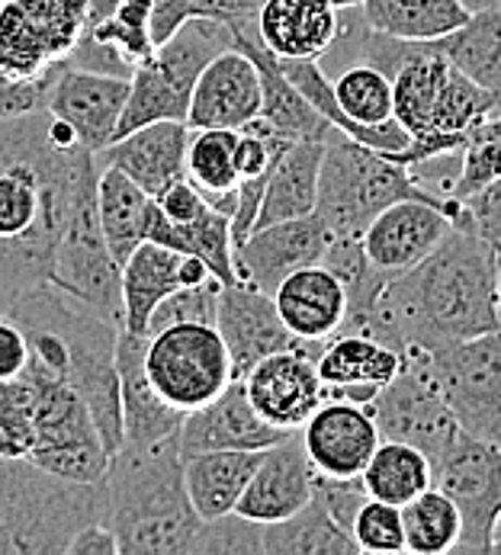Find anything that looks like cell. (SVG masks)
Returning a JSON list of instances; mask_svg holds the SVG:
<instances>
[{
    "mask_svg": "<svg viewBox=\"0 0 501 555\" xmlns=\"http://www.w3.org/2000/svg\"><path fill=\"white\" fill-rule=\"evenodd\" d=\"M100 173L97 155L49 113L0 119V293L49 283L75 196Z\"/></svg>",
    "mask_w": 501,
    "mask_h": 555,
    "instance_id": "1",
    "label": "cell"
},
{
    "mask_svg": "<svg viewBox=\"0 0 501 555\" xmlns=\"http://www.w3.org/2000/svg\"><path fill=\"white\" fill-rule=\"evenodd\" d=\"M499 250L470 229H457L412 270L393 276L363 315L341 324L386 347L440 350L499 331Z\"/></svg>",
    "mask_w": 501,
    "mask_h": 555,
    "instance_id": "2",
    "label": "cell"
},
{
    "mask_svg": "<svg viewBox=\"0 0 501 555\" xmlns=\"http://www.w3.org/2000/svg\"><path fill=\"white\" fill-rule=\"evenodd\" d=\"M7 315L20 321L29 340V363L68 383L87 401L106 453L123 447L116 337L119 321L68 296L52 283H39L10 299Z\"/></svg>",
    "mask_w": 501,
    "mask_h": 555,
    "instance_id": "3",
    "label": "cell"
},
{
    "mask_svg": "<svg viewBox=\"0 0 501 555\" xmlns=\"http://www.w3.org/2000/svg\"><path fill=\"white\" fill-rule=\"evenodd\" d=\"M106 527L119 555H200L206 520L183 488V456L177 437L158 447H119L106 476Z\"/></svg>",
    "mask_w": 501,
    "mask_h": 555,
    "instance_id": "4",
    "label": "cell"
},
{
    "mask_svg": "<svg viewBox=\"0 0 501 555\" xmlns=\"http://www.w3.org/2000/svg\"><path fill=\"white\" fill-rule=\"evenodd\" d=\"M97 520H106L103 481H68L0 456V555H68Z\"/></svg>",
    "mask_w": 501,
    "mask_h": 555,
    "instance_id": "5",
    "label": "cell"
},
{
    "mask_svg": "<svg viewBox=\"0 0 501 555\" xmlns=\"http://www.w3.org/2000/svg\"><path fill=\"white\" fill-rule=\"evenodd\" d=\"M402 199H424L437 203L450 212V222H463V203L460 199H437L427 190H421L409 167L399 160L386 158L344 132L332 129L322 152L319 170V199L316 212L332 229V235H363V229L393 203Z\"/></svg>",
    "mask_w": 501,
    "mask_h": 555,
    "instance_id": "6",
    "label": "cell"
},
{
    "mask_svg": "<svg viewBox=\"0 0 501 555\" xmlns=\"http://www.w3.org/2000/svg\"><path fill=\"white\" fill-rule=\"evenodd\" d=\"M232 46L235 36L229 23L216 16H190L165 46L152 52V59L136 65V72L129 75V96L116 126V139L162 119L187 122L190 93L200 72Z\"/></svg>",
    "mask_w": 501,
    "mask_h": 555,
    "instance_id": "7",
    "label": "cell"
},
{
    "mask_svg": "<svg viewBox=\"0 0 501 555\" xmlns=\"http://www.w3.org/2000/svg\"><path fill=\"white\" fill-rule=\"evenodd\" d=\"M23 373L33 383V447L26 460L68 481H103L110 453L87 401L36 363H26Z\"/></svg>",
    "mask_w": 501,
    "mask_h": 555,
    "instance_id": "8",
    "label": "cell"
},
{
    "mask_svg": "<svg viewBox=\"0 0 501 555\" xmlns=\"http://www.w3.org/2000/svg\"><path fill=\"white\" fill-rule=\"evenodd\" d=\"M431 376L460 430L501 447V331H489L440 350H406Z\"/></svg>",
    "mask_w": 501,
    "mask_h": 555,
    "instance_id": "9",
    "label": "cell"
},
{
    "mask_svg": "<svg viewBox=\"0 0 501 555\" xmlns=\"http://www.w3.org/2000/svg\"><path fill=\"white\" fill-rule=\"evenodd\" d=\"M142 363L155 392L180 414L203 408L235 379L222 334L203 321H177L145 334Z\"/></svg>",
    "mask_w": 501,
    "mask_h": 555,
    "instance_id": "10",
    "label": "cell"
},
{
    "mask_svg": "<svg viewBox=\"0 0 501 555\" xmlns=\"http://www.w3.org/2000/svg\"><path fill=\"white\" fill-rule=\"evenodd\" d=\"M87 26H90V0L0 3V78H46L75 52Z\"/></svg>",
    "mask_w": 501,
    "mask_h": 555,
    "instance_id": "11",
    "label": "cell"
},
{
    "mask_svg": "<svg viewBox=\"0 0 501 555\" xmlns=\"http://www.w3.org/2000/svg\"><path fill=\"white\" fill-rule=\"evenodd\" d=\"M97 177L100 173L84 180V186L75 196L72 216L52 254L49 283L87 306L100 309L103 315L123 321V296H119L123 267L113 260L100 232V222H97Z\"/></svg>",
    "mask_w": 501,
    "mask_h": 555,
    "instance_id": "12",
    "label": "cell"
},
{
    "mask_svg": "<svg viewBox=\"0 0 501 555\" xmlns=\"http://www.w3.org/2000/svg\"><path fill=\"white\" fill-rule=\"evenodd\" d=\"M431 485L460 511L457 553H489L492 527L501 511V447L457 434V440L431 463Z\"/></svg>",
    "mask_w": 501,
    "mask_h": 555,
    "instance_id": "13",
    "label": "cell"
},
{
    "mask_svg": "<svg viewBox=\"0 0 501 555\" xmlns=\"http://www.w3.org/2000/svg\"><path fill=\"white\" fill-rule=\"evenodd\" d=\"M370 414L383 440L421 450L431 463L457 440L460 424L415 360L402 357V370L370 401Z\"/></svg>",
    "mask_w": 501,
    "mask_h": 555,
    "instance_id": "14",
    "label": "cell"
},
{
    "mask_svg": "<svg viewBox=\"0 0 501 555\" xmlns=\"http://www.w3.org/2000/svg\"><path fill=\"white\" fill-rule=\"evenodd\" d=\"M322 347L325 340H316L299 350L270 353L242 376L248 401L267 424L286 434L299 430L312 417V411L325 401V386L316 370Z\"/></svg>",
    "mask_w": 501,
    "mask_h": 555,
    "instance_id": "15",
    "label": "cell"
},
{
    "mask_svg": "<svg viewBox=\"0 0 501 555\" xmlns=\"http://www.w3.org/2000/svg\"><path fill=\"white\" fill-rule=\"evenodd\" d=\"M126 96H129V78L84 72L62 62L49 83L46 109L75 135L78 145L97 155L116 139Z\"/></svg>",
    "mask_w": 501,
    "mask_h": 555,
    "instance_id": "16",
    "label": "cell"
},
{
    "mask_svg": "<svg viewBox=\"0 0 501 555\" xmlns=\"http://www.w3.org/2000/svg\"><path fill=\"white\" fill-rule=\"evenodd\" d=\"M216 331L226 340L235 379H242L254 363H260L270 353L299 350V347L316 344V340L296 337L283 324L270 293H264L251 283H242V280L232 286H222L219 309H216Z\"/></svg>",
    "mask_w": 501,
    "mask_h": 555,
    "instance_id": "17",
    "label": "cell"
},
{
    "mask_svg": "<svg viewBox=\"0 0 501 555\" xmlns=\"http://www.w3.org/2000/svg\"><path fill=\"white\" fill-rule=\"evenodd\" d=\"M332 238V229L319 219V212L254 229L235 247V276L273 296L293 270L319 263Z\"/></svg>",
    "mask_w": 501,
    "mask_h": 555,
    "instance_id": "18",
    "label": "cell"
},
{
    "mask_svg": "<svg viewBox=\"0 0 501 555\" xmlns=\"http://www.w3.org/2000/svg\"><path fill=\"white\" fill-rule=\"evenodd\" d=\"M299 437L316 473L329 478L360 476L383 440L370 414V404L344 398H325L299 427Z\"/></svg>",
    "mask_w": 501,
    "mask_h": 555,
    "instance_id": "19",
    "label": "cell"
},
{
    "mask_svg": "<svg viewBox=\"0 0 501 555\" xmlns=\"http://www.w3.org/2000/svg\"><path fill=\"white\" fill-rule=\"evenodd\" d=\"M316 476L319 473L303 447V437L293 430L260 453L248 488L235 504V514L254 524L286 520L316 498Z\"/></svg>",
    "mask_w": 501,
    "mask_h": 555,
    "instance_id": "20",
    "label": "cell"
},
{
    "mask_svg": "<svg viewBox=\"0 0 501 555\" xmlns=\"http://www.w3.org/2000/svg\"><path fill=\"white\" fill-rule=\"evenodd\" d=\"M453 232L450 212L437 203L402 199L386 206L360 235L370 263L386 276H399L421 263L440 241Z\"/></svg>",
    "mask_w": 501,
    "mask_h": 555,
    "instance_id": "21",
    "label": "cell"
},
{
    "mask_svg": "<svg viewBox=\"0 0 501 555\" xmlns=\"http://www.w3.org/2000/svg\"><path fill=\"white\" fill-rule=\"evenodd\" d=\"M283 437L286 430L267 424L254 411L245 383L232 379L213 401L183 414L177 443H180V456H193L209 450H267Z\"/></svg>",
    "mask_w": 501,
    "mask_h": 555,
    "instance_id": "22",
    "label": "cell"
},
{
    "mask_svg": "<svg viewBox=\"0 0 501 555\" xmlns=\"http://www.w3.org/2000/svg\"><path fill=\"white\" fill-rule=\"evenodd\" d=\"M260 116V75L239 46L219 52L193 83L187 126L190 129H245Z\"/></svg>",
    "mask_w": 501,
    "mask_h": 555,
    "instance_id": "23",
    "label": "cell"
},
{
    "mask_svg": "<svg viewBox=\"0 0 501 555\" xmlns=\"http://www.w3.org/2000/svg\"><path fill=\"white\" fill-rule=\"evenodd\" d=\"M209 276L213 273L200 257L170 250L155 241H142L123 263V280H119L123 321H119V327L132 331V334H145L149 318L158 309L162 299H167L174 289L203 283Z\"/></svg>",
    "mask_w": 501,
    "mask_h": 555,
    "instance_id": "24",
    "label": "cell"
},
{
    "mask_svg": "<svg viewBox=\"0 0 501 555\" xmlns=\"http://www.w3.org/2000/svg\"><path fill=\"white\" fill-rule=\"evenodd\" d=\"M145 334L119 327L116 337V373H119V414H123V447L149 450L180 434L183 414L170 408L145 373Z\"/></svg>",
    "mask_w": 501,
    "mask_h": 555,
    "instance_id": "25",
    "label": "cell"
},
{
    "mask_svg": "<svg viewBox=\"0 0 501 555\" xmlns=\"http://www.w3.org/2000/svg\"><path fill=\"white\" fill-rule=\"evenodd\" d=\"M187 142L190 126L180 119H162L139 126L97 152L100 167L123 170L132 183H139L149 196H162L170 183L187 177Z\"/></svg>",
    "mask_w": 501,
    "mask_h": 555,
    "instance_id": "26",
    "label": "cell"
},
{
    "mask_svg": "<svg viewBox=\"0 0 501 555\" xmlns=\"http://www.w3.org/2000/svg\"><path fill=\"white\" fill-rule=\"evenodd\" d=\"M229 26H232L235 46L242 52H248L251 62L257 65V75H260V119L270 129H277L280 135L293 139V142H299V139L325 142L329 132H332L329 119L293 87V80L283 75L277 55L264 49V42L254 33V20H239V23H229Z\"/></svg>",
    "mask_w": 501,
    "mask_h": 555,
    "instance_id": "27",
    "label": "cell"
},
{
    "mask_svg": "<svg viewBox=\"0 0 501 555\" xmlns=\"http://www.w3.org/2000/svg\"><path fill=\"white\" fill-rule=\"evenodd\" d=\"M341 10L332 0H264L254 33L277 59H322L337 39Z\"/></svg>",
    "mask_w": 501,
    "mask_h": 555,
    "instance_id": "28",
    "label": "cell"
},
{
    "mask_svg": "<svg viewBox=\"0 0 501 555\" xmlns=\"http://www.w3.org/2000/svg\"><path fill=\"white\" fill-rule=\"evenodd\" d=\"M273 302L283 324L303 340H329L347 318V293L322 263L293 270L273 289Z\"/></svg>",
    "mask_w": 501,
    "mask_h": 555,
    "instance_id": "29",
    "label": "cell"
},
{
    "mask_svg": "<svg viewBox=\"0 0 501 555\" xmlns=\"http://www.w3.org/2000/svg\"><path fill=\"white\" fill-rule=\"evenodd\" d=\"M322 152H325V142L299 139V142H293L280 155V160L273 164V170L267 173L264 199H260L254 229H264V225H273V222H286V219H299V216L316 212Z\"/></svg>",
    "mask_w": 501,
    "mask_h": 555,
    "instance_id": "30",
    "label": "cell"
},
{
    "mask_svg": "<svg viewBox=\"0 0 501 555\" xmlns=\"http://www.w3.org/2000/svg\"><path fill=\"white\" fill-rule=\"evenodd\" d=\"M264 450H209L183 456V488L203 520L235 514Z\"/></svg>",
    "mask_w": 501,
    "mask_h": 555,
    "instance_id": "31",
    "label": "cell"
},
{
    "mask_svg": "<svg viewBox=\"0 0 501 555\" xmlns=\"http://www.w3.org/2000/svg\"><path fill=\"white\" fill-rule=\"evenodd\" d=\"M145 241H155V244H165L170 250L200 257L222 286L239 283V276H235L232 219L226 212L213 209L209 203L190 222H170V219L162 216V209L155 203L152 206V219H149V238Z\"/></svg>",
    "mask_w": 501,
    "mask_h": 555,
    "instance_id": "32",
    "label": "cell"
},
{
    "mask_svg": "<svg viewBox=\"0 0 501 555\" xmlns=\"http://www.w3.org/2000/svg\"><path fill=\"white\" fill-rule=\"evenodd\" d=\"M155 196H149L139 183H132L116 167H100L97 177V222L113 260L123 267L129 254L149 238Z\"/></svg>",
    "mask_w": 501,
    "mask_h": 555,
    "instance_id": "33",
    "label": "cell"
},
{
    "mask_svg": "<svg viewBox=\"0 0 501 555\" xmlns=\"http://www.w3.org/2000/svg\"><path fill=\"white\" fill-rule=\"evenodd\" d=\"M325 386H386L402 370V353L360 331H337L316 360Z\"/></svg>",
    "mask_w": 501,
    "mask_h": 555,
    "instance_id": "34",
    "label": "cell"
},
{
    "mask_svg": "<svg viewBox=\"0 0 501 555\" xmlns=\"http://www.w3.org/2000/svg\"><path fill=\"white\" fill-rule=\"evenodd\" d=\"M427 46L460 75L501 93V7L470 13L466 23Z\"/></svg>",
    "mask_w": 501,
    "mask_h": 555,
    "instance_id": "35",
    "label": "cell"
},
{
    "mask_svg": "<svg viewBox=\"0 0 501 555\" xmlns=\"http://www.w3.org/2000/svg\"><path fill=\"white\" fill-rule=\"evenodd\" d=\"M235 129H190L187 142V180L200 196L232 219L239 206V164H235Z\"/></svg>",
    "mask_w": 501,
    "mask_h": 555,
    "instance_id": "36",
    "label": "cell"
},
{
    "mask_svg": "<svg viewBox=\"0 0 501 555\" xmlns=\"http://www.w3.org/2000/svg\"><path fill=\"white\" fill-rule=\"evenodd\" d=\"M357 543L334 524L319 498L286 520L260 527V555H357Z\"/></svg>",
    "mask_w": 501,
    "mask_h": 555,
    "instance_id": "37",
    "label": "cell"
},
{
    "mask_svg": "<svg viewBox=\"0 0 501 555\" xmlns=\"http://www.w3.org/2000/svg\"><path fill=\"white\" fill-rule=\"evenodd\" d=\"M360 13L370 29L409 42L440 39L470 20L460 0H363Z\"/></svg>",
    "mask_w": 501,
    "mask_h": 555,
    "instance_id": "38",
    "label": "cell"
},
{
    "mask_svg": "<svg viewBox=\"0 0 501 555\" xmlns=\"http://www.w3.org/2000/svg\"><path fill=\"white\" fill-rule=\"evenodd\" d=\"M431 460L421 450L399 440H380L367 469L360 473V481L370 498L402 507L431 488Z\"/></svg>",
    "mask_w": 501,
    "mask_h": 555,
    "instance_id": "39",
    "label": "cell"
},
{
    "mask_svg": "<svg viewBox=\"0 0 501 555\" xmlns=\"http://www.w3.org/2000/svg\"><path fill=\"white\" fill-rule=\"evenodd\" d=\"M402 511V530H406V553L415 555H447L460 546V511L453 501L437 491L434 485L421 491Z\"/></svg>",
    "mask_w": 501,
    "mask_h": 555,
    "instance_id": "40",
    "label": "cell"
},
{
    "mask_svg": "<svg viewBox=\"0 0 501 555\" xmlns=\"http://www.w3.org/2000/svg\"><path fill=\"white\" fill-rule=\"evenodd\" d=\"M325 270H332L334 276L341 280L344 293H347V318L363 315L373 299L380 296V289L389 283L367 257L363 244H360V235H334L319 260Z\"/></svg>",
    "mask_w": 501,
    "mask_h": 555,
    "instance_id": "41",
    "label": "cell"
},
{
    "mask_svg": "<svg viewBox=\"0 0 501 555\" xmlns=\"http://www.w3.org/2000/svg\"><path fill=\"white\" fill-rule=\"evenodd\" d=\"M87 36L116 52L136 72V65H142L155 52L149 33V0H116L103 20L87 26Z\"/></svg>",
    "mask_w": 501,
    "mask_h": 555,
    "instance_id": "42",
    "label": "cell"
},
{
    "mask_svg": "<svg viewBox=\"0 0 501 555\" xmlns=\"http://www.w3.org/2000/svg\"><path fill=\"white\" fill-rule=\"evenodd\" d=\"M496 177H501V119L489 116L476 129H470L463 158H460V173L453 180L450 199H470L483 186H489Z\"/></svg>",
    "mask_w": 501,
    "mask_h": 555,
    "instance_id": "43",
    "label": "cell"
},
{
    "mask_svg": "<svg viewBox=\"0 0 501 555\" xmlns=\"http://www.w3.org/2000/svg\"><path fill=\"white\" fill-rule=\"evenodd\" d=\"M33 447V383L26 373L0 379V456L26 460Z\"/></svg>",
    "mask_w": 501,
    "mask_h": 555,
    "instance_id": "44",
    "label": "cell"
},
{
    "mask_svg": "<svg viewBox=\"0 0 501 555\" xmlns=\"http://www.w3.org/2000/svg\"><path fill=\"white\" fill-rule=\"evenodd\" d=\"M350 537L357 550L367 555H399L406 553V530H402V511L396 504L367 498L357 511V520L350 527Z\"/></svg>",
    "mask_w": 501,
    "mask_h": 555,
    "instance_id": "45",
    "label": "cell"
},
{
    "mask_svg": "<svg viewBox=\"0 0 501 555\" xmlns=\"http://www.w3.org/2000/svg\"><path fill=\"white\" fill-rule=\"evenodd\" d=\"M219 293H222V283L216 276L203 280V283H193V286H183V289H174L167 299L158 302V309L149 318V327L145 334L165 327V324H177V321H203V324H216V309H219Z\"/></svg>",
    "mask_w": 501,
    "mask_h": 555,
    "instance_id": "46",
    "label": "cell"
},
{
    "mask_svg": "<svg viewBox=\"0 0 501 555\" xmlns=\"http://www.w3.org/2000/svg\"><path fill=\"white\" fill-rule=\"evenodd\" d=\"M260 527L264 524L245 520L242 514L206 520L200 555H260Z\"/></svg>",
    "mask_w": 501,
    "mask_h": 555,
    "instance_id": "47",
    "label": "cell"
},
{
    "mask_svg": "<svg viewBox=\"0 0 501 555\" xmlns=\"http://www.w3.org/2000/svg\"><path fill=\"white\" fill-rule=\"evenodd\" d=\"M457 229H470L489 247L501 254V177H496L489 186L463 199V222Z\"/></svg>",
    "mask_w": 501,
    "mask_h": 555,
    "instance_id": "48",
    "label": "cell"
},
{
    "mask_svg": "<svg viewBox=\"0 0 501 555\" xmlns=\"http://www.w3.org/2000/svg\"><path fill=\"white\" fill-rule=\"evenodd\" d=\"M316 498L325 504V511L334 517V524L341 530L350 533L354 520H357V511L363 507V501L370 498L360 476L357 478H329L316 476Z\"/></svg>",
    "mask_w": 501,
    "mask_h": 555,
    "instance_id": "49",
    "label": "cell"
},
{
    "mask_svg": "<svg viewBox=\"0 0 501 555\" xmlns=\"http://www.w3.org/2000/svg\"><path fill=\"white\" fill-rule=\"evenodd\" d=\"M52 75H55V68L39 80L0 78V119H13V116L46 109V93H49Z\"/></svg>",
    "mask_w": 501,
    "mask_h": 555,
    "instance_id": "50",
    "label": "cell"
},
{
    "mask_svg": "<svg viewBox=\"0 0 501 555\" xmlns=\"http://www.w3.org/2000/svg\"><path fill=\"white\" fill-rule=\"evenodd\" d=\"M29 363V340L20 321L0 312V379H16Z\"/></svg>",
    "mask_w": 501,
    "mask_h": 555,
    "instance_id": "51",
    "label": "cell"
},
{
    "mask_svg": "<svg viewBox=\"0 0 501 555\" xmlns=\"http://www.w3.org/2000/svg\"><path fill=\"white\" fill-rule=\"evenodd\" d=\"M190 16H200V10L190 0H149V33L155 49L165 46Z\"/></svg>",
    "mask_w": 501,
    "mask_h": 555,
    "instance_id": "52",
    "label": "cell"
},
{
    "mask_svg": "<svg viewBox=\"0 0 501 555\" xmlns=\"http://www.w3.org/2000/svg\"><path fill=\"white\" fill-rule=\"evenodd\" d=\"M68 555H119V550H116V537H113V530L106 527V520L87 524L81 533L72 540Z\"/></svg>",
    "mask_w": 501,
    "mask_h": 555,
    "instance_id": "53",
    "label": "cell"
},
{
    "mask_svg": "<svg viewBox=\"0 0 501 555\" xmlns=\"http://www.w3.org/2000/svg\"><path fill=\"white\" fill-rule=\"evenodd\" d=\"M200 16H216L222 23H239V20H254L264 0H190Z\"/></svg>",
    "mask_w": 501,
    "mask_h": 555,
    "instance_id": "54",
    "label": "cell"
},
{
    "mask_svg": "<svg viewBox=\"0 0 501 555\" xmlns=\"http://www.w3.org/2000/svg\"><path fill=\"white\" fill-rule=\"evenodd\" d=\"M470 13H479V10H492V7H501V0H460Z\"/></svg>",
    "mask_w": 501,
    "mask_h": 555,
    "instance_id": "55",
    "label": "cell"
},
{
    "mask_svg": "<svg viewBox=\"0 0 501 555\" xmlns=\"http://www.w3.org/2000/svg\"><path fill=\"white\" fill-rule=\"evenodd\" d=\"M489 553H501V511L499 517H496V527H492V546H489Z\"/></svg>",
    "mask_w": 501,
    "mask_h": 555,
    "instance_id": "56",
    "label": "cell"
},
{
    "mask_svg": "<svg viewBox=\"0 0 501 555\" xmlns=\"http://www.w3.org/2000/svg\"><path fill=\"white\" fill-rule=\"evenodd\" d=\"M496 299H499V331H501V254H499V283H496Z\"/></svg>",
    "mask_w": 501,
    "mask_h": 555,
    "instance_id": "57",
    "label": "cell"
},
{
    "mask_svg": "<svg viewBox=\"0 0 501 555\" xmlns=\"http://www.w3.org/2000/svg\"><path fill=\"white\" fill-rule=\"evenodd\" d=\"M337 10H347V7H360L363 0H332Z\"/></svg>",
    "mask_w": 501,
    "mask_h": 555,
    "instance_id": "58",
    "label": "cell"
},
{
    "mask_svg": "<svg viewBox=\"0 0 501 555\" xmlns=\"http://www.w3.org/2000/svg\"><path fill=\"white\" fill-rule=\"evenodd\" d=\"M7 306H10V299H7V296L0 293V312H7Z\"/></svg>",
    "mask_w": 501,
    "mask_h": 555,
    "instance_id": "59",
    "label": "cell"
},
{
    "mask_svg": "<svg viewBox=\"0 0 501 555\" xmlns=\"http://www.w3.org/2000/svg\"><path fill=\"white\" fill-rule=\"evenodd\" d=\"M492 116H499V119H501V103H499V106H496V113H492Z\"/></svg>",
    "mask_w": 501,
    "mask_h": 555,
    "instance_id": "60",
    "label": "cell"
}]
</instances>
